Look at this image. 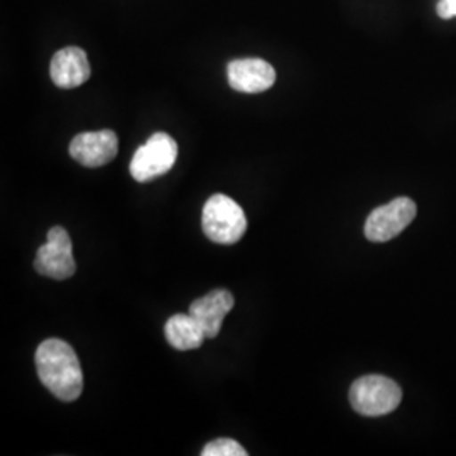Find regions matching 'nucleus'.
<instances>
[{"label":"nucleus","mask_w":456,"mask_h":456,"mask_svg":"<svg viewBox=\"0 0 456 456\" xmlns=\"http://www.w3.org/2000/svg\"><path fill=\"white\" fill-rule=\"evenodd\" d=\"M36 369L43 386L60 401H77L83 391L80 360L69 343L45 340L36 350Z\"/></svg>","instance_id":"nucleus-1"},{"label":"nucleus","mask_w":456,"mask_h":456,"mask_svg":"<svg viewBox=\"0 0 456 456\" xmlns=\"http://www.w3.org/2000/svg\"><path fill=\"white\" fill-rule=\"evenodd\" d=\"M201 227L215 244L233 245L244 237L247 218L240 205L230 196L213 195L203 207Z\"/></svg>","instance_id":"nucleus-2"},{"label":"nucleus","mask_w":456,"mask_h":456,"mask_svg":"<svg viewBox=\"0 0 456 456\" xmlns=\"http://www.w3.org/2000/svg\"><path fill=\"white\" fill-rule=\"evenodd\" d=\"M401 387L384 375H365L350 387V404L362 416L379 418L389 414L401 404Z\"/></svg>","instance_id":"nucleus-3"},{"label":"nucleus","mask_w":456,"mask_h":456,"mask_svg":"<svg viewBox=\"0 0 456 456\" xmlns=\"http://www.w3.org/2000/svg\"><path fill=\"white\" fill-rule=\"evenodd\" d=\"M178 159L176 141L164 134L156 132L147 139L144 146L139 147L131 161L132 178L139 183L156 180L171 171Z\"/></svg>","instance_id":"nucleus-4"},{"label":"nucleus","mask_w":456,"mask_h":456,"mask_svg":"<svg viewBox=\"0 0 456 456\" xmlns=\"http://www.w3.org/2000/svg\"><path fill=\"white\" fill-rule=\"evenodd\" d=\"M416 213V203L408 196H399L369 215L365 222V237L375 244L392 240L411 225Z\"/></svg>","instance_id":"nucleus-5"},{"label":"nucleus","mask_w":456,"mask_h":456,"mask_svg":"<svg viewBox=\"0 0 456 456\" xmlns=\"http://www.w3.org/2000/svg\"><path fill=\"white\" fill-rule=\"evenodd\" d=\"M34 269L41 276L53 277L63 281L73 276L77 271V264L73 257V244L63 227H53L48 232V242L39 247Z\"/></svg>","instance_id":"nucleus-6"},{"label":"nucleus","mask_w":456,"mask_h":456,"mask_svg":"<svg viewBox=\"0 0 456 456\" xmlns=\"http://www.w3.org/2000/svg\"><path fill=\"white\" fill-rule=\"evenodd\" d=\"M118 139L114 131L83 132L69 144V156L86 167H100L114 161Z\"/></svg>","instance_id":"nucleus-7"},{"label":"nucleus","mask_w":456,"mask_h":456,"mask_svg":"<svg viewBox=\"0 0 456 456\" xmlns=\"http://www.w3.org/2000/svg\"><path fill=\"white\" fill-rule=\"evenodd\" d=\"M228 85L240 94H262L276 83V69L261 58H244L227 66Z\"/></svg>","instance_id":"nucleus-8"},{"label":"nucleus","mask_w":456,"mask_h":456,"mask_svg":"<svg viewBox=\"0 0 456 456\" xmlns=\"http://www.w3.org/2000/svg\"><path fill=\"white\" fill-rule=\"evenodd\" d=\"M51 80L60 88H77L85 82H88L92 69L88 58L82 48L69 46L60 49L51 60Z\"/></svg>","instance_id":"nucleus-9"},{"label":"nucleus","mask_w":456,"mask_h":456,"mask_svg":"<svg viewBox=\"0 0 456 456\" xmlns=\"http://www.w3.org/2000/svg\"><path fill=\"white\" fill-rule=\"evenodd\" d=\"M235 299L233 296L225 291V289H215L212 293L196 299L195 303L190 306V314L201 326L203 333L207 338H215L218 337L222 323L225 320L230 310L233 308Z\"/></svg>","instance_id":"nucleus-10"},{"label":"nucleus","mask_w":456,"mask_h":456,"mask_svg":"<svg viewBox=\"0 0 456 456\" xmlns=\"http://www.w3.org/2000/svg\"><path fill=\"white\" fill-rule=\"evenodd\" d=\"M164 333H166V338L169 345L180 352L196 350L207 340L201 326L198 325V322L190 313L171 316L166 322Z\"/></svg>","instance_id":"nucleus-11"},{"label":"nucleus","mask_w":456,"mask_h":456,"mask_svg":"<svg viewBox=\"0 0 456 456\" xmlns=\"http://www.w3.org/2000/svg\"><path fill=\"white\" fill-rule=\"evenodd\" d=\"M201 456H247V452L240 443L230 438H220L208 443L203 448Z\"/></svg>","instance_id":"nucleus-12"},{"label":"nucleus","mask_w":456,"mask_h":456,"mask_svg":"<svg viewBox=\"0 0 456 456\" xmlns=\"http://www.w3.org/2000/svg\"><path fill=\"white\" fill-rule=\"evenodd\" d=\"M436 11H438V16L441 19L456 17V0H440Z\"/></svg>","instance_id":"nucleus-13"}]
</instances>
